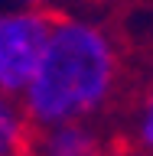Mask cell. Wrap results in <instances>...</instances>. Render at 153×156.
I'll return each instance as SVG.
<instances>
[{
	"instance_id": "6da1fadb",
	"label": "cell",
	"mask_w": 153,
	"mask_h": 156,
	"mask_svg": "<svg viewBox=\"0 0 153 156\" xmlns=\"http://www.w3.org/2000/svg\"><path fill=\"white\" fill-rule=\"evenodd\" d=\"M124 55L114 33L82 13L52 16L46 52L20 94L33 130L68 120H101L121 94Z\"/></svg>"
},
{
	"instance_id": "7a4b0ae2",
	"label": "cell",
	"mask_w": 153,
	"mask_h": 156,
	"mask_svg": "<svg viewBox=\"0 0 153 156\" xmlns=\"http://www.w3.org/2000/svg\"><path fill=\"white\" fill-rule=\"evenodd\" d=\"M52 13L39 3H10L0 10V91L20 98L49 42Z\"/></svg>"
},
{
	"instance_id": "3957f363",
	"label": "cell",
	"mask_w": 153,
	"mask_h": 156,
	"mask_svg": "<svg viewBox=\"0 0 153 156\" xmlns=\"http://www.w3.org/2000/svg\"><path fill=\"white\" fill-rule=\"evenodd\" d=\"M33 156H95L104 153V136L98 120H68L33 130Z\"/></svg>"
},
{
	"instance_id": "277c9868",
	"label": "cell",
	"mask_w": 153,
	"mask_h": 156,
	"mask_svg": "<svg viewBox=\"0 0 153 156\" xmlns=\"http://www.w3.org/2000/svg\"><path fill=\"white\" fill-rule=\"evenodd\" d=\"M29 140H33V127L23 114L20 98L0 91V156H16L29 150Z\"/></svg>"
},
{
	"instance_id": "5b68a950",
	"label": "cell",
	"mask_w": 153,
	"mask_h": 156,
	"mask_svg": "<svg viewBox=\"0 0 153 156\" xmlns=\"http://www.w3.org/2000/svg\"><path fill=\"white\" fill-rule=\"evenodd\" d=\"M130 140L137 143V150H144V153L153 156V75L140 88L137 107L130 114Z\"/></svg>"
},
{
	"instance_id": "8992f818",
	"label": "cell",
	"mask_w": 153,
	"mask_h": 156,
	"mask_svg": "<svg viewBox=\"0 0 153 156\" xmlns=\"http://www.w3.org/2000/svg\"><path fill=\"white\" fill-rule=\"evenodd\" d=\"M10 3H39V7H46L49 0H10Z\"/></svg>"
},
{
	"instance_id": "52a82bcc",
	"label": "cell",
	"mask_w": 153,
	"mask_h": 156,
	"mask_svg": "<svg viewBox=\"0 0 153 156\" xmlns=\"http://www.w3.org/2000/svg\"><path fill=\"white\" fill-rule=\"evenodd\" d=\"M68 3H82V7H88V3H98V0H68Z\"/></svg>"
},
{
	"instance_id": "ba28073f",
	"label": "cell",
	"mask_w": 153,
	"mask_h": 156,
	"mask_svg": "<svg viewBox=\"0 0 153 156\" xmlns=\"http://www.w3.org/2000/svg\"><path fill=\"white\" fill-rule=\"evenodd\" d=\"M16 156H33V150H23V153H16Z\"/></svg>"
},
{
	"instance_id": "9c48e42d",
	"label": "cell",
	"mask_w": 153,
	"mask_h": 156,
	"mask_svg": "<svg viewBox=\"0 0 153 156\" xmlns=\"http://www.w3.org/2000/svg\"><path fill=\"white\" fill-rule=\"evenodd\" d=\"M95 156H111V153H107V150H104V153H95Z\"/></svg>"
}]
</instances>
